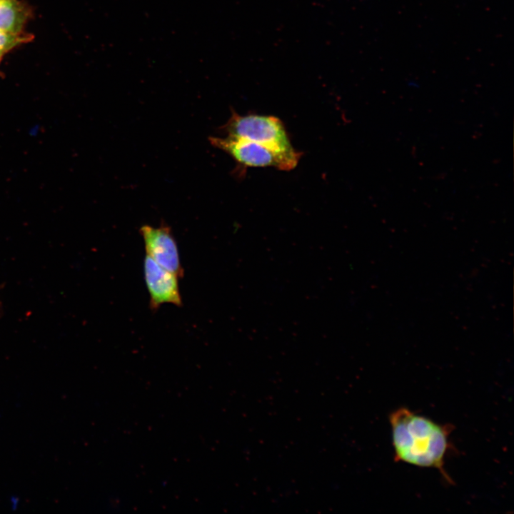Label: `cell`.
<instances>
[{
  "label": "cell",
  "instance_id": "52a82bcc",
  "mask_svg": "<svg viewBox=\"0 0 514 514\" xmlns=\"http://www.w3.org/2000/svg\"><path fill=\"white\" fill-rule=\"evenodd\" d=\"M29 40V36L22 33L11 34L0 30V51L5 54Z\"/></svg>",
  "mask_w": 514,
  "mask_h": 514
},
{
  "label": "cell",
  "instance_id": "7a4b0ae2",
  "mask_svg": "<svg viewBox=\"0 0 514 514\" xmlns=\"http://www.w3.org/2000/svg\"><path fill=\"white\" fill-rule=\"evenodd\" d=\"M222 130L226 136L252 141L278 151L292 153L293 147L283 122L277 117L241 116L233 111Z\"/></svg>",
  "mask_w": 514,
  "mask_h": 514
},
{
  "label": "cell",
  "instance_id": "3957f363",
  "mask_svg": "<svg viewBox=\"0 0 514 514\" xmlns=\"http://www.w3.org/2000/svg\"><path fill=\"white\" fill-rule=\"evenodd\" d=\"M209 141L211 145L229 154L239 164L248 167H273L290 171L297 166L301 156L296 151H278L244 138L210 137Z\"/></svg>",
  "mask_w": 514,
  "mask_h": 514
},
{
  "label": "cell",
  "instance_id": "8992f818",
  "mask_svg": "<svg viewBox=\"0 0 514 514\" xmlns=\"http://www.w3.org/2000/svg\"><path fill=\"white\" fill-rule=\"evenodd\" d=\"M29 18V10L17 0L0 1V30L21 34Z\"/></svg>",
  "mask_w": 514,
  "mask_h": 514
},
{
  "label": "cell",
  "instance_id": "277c9868",
  "mask_svg": "<svg viewBox=\"0 0 514 514\" xmlns=\"http://www.w3.org/2000/svg\"><path fill=\"white\" fill-rule=\"evenodd\" d=\"M146 256L178 278L183 276L178 249L171 228L165 223L158 227L143 225L140 228Z\"/></svg>",
  "mask_w": 514,
  "mask_h": 514
},
{
  "label": "cell",
  "instance_id": "9c48e42d",
  "mask_svg": "<svg viewBox=\"0 0 514 514\" xmlns=\"http://www.w3.org/2000/svg\"><path fill=\"white\" fill-rule=\"evenodd\" d=\"M3 1V0H0V1Z\"/></svg>",
  "mask_w": 514,
  "mask_h": 514
},
{
  "label": "cell",
  "instance_id": "6da1fadb",
  "mask_svg": "<svg viewBox=\"0 0 514 514\" xmlns=\"http://www.w3.org/2000/svg\"><path fill=\"white\" fill-rule=\"evenodd\" d=\"M395 461L438 469L451 483L445 470V455L450 447L452 427L441 425L406 408L389 415Z\"/></svg>",
  "mask_w": 514,
  "mask_h": 514
},
{
  "label": "cell",
  "instance_id": "5b68a950",
  "mask_svg": "<svg viewBox=\"0 0 514 514\" xmlns=\"http://www.w3.org/2000/svg\"><path fill=\"white\" fill-rule=\"evenodd\" d=\"M143 271L152 310H156L165 303L182 306L176 275L158 265L148 256L144 258Z\"/></svg>",
  "mask_w": 514,
  "mask_h": 514
},
{
  "label": "cell",
  "instance_id": "ba28073f",
  "mask_svg": "<svg viewBox=\"0 0 514 514\" xmlns=\"http://www.w3.org/2000/svg\"><path fill=\"white\" fill-rule=\"evenodd\" d=\"M4 54V53H3L2 51H0V61Z\"/></svg>",
  "mask_w": 514,
  "mask_h": 514
}]
</instances>
